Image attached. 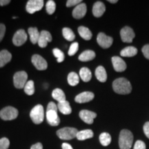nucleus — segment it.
<instances>
[{"mask_svg": "<svg viewBox=\"0 0 149 149\" xmlns=\"http://www.w3.org/2000/svg\"><path fill=\"white\" fill-rule=\"evenodd\" d=\"M46 120L51 126H56L59 125L60 119L57 115V111L55 110H47L46 111Z\"/></svg>", "mask_w": 149, "mask_h": 149, "instance_id": "12", "label": "nucleus"}, {"mask_svg": "<svg viewBox=\"0 0 149 149\" xmlns=\"http://www.w3.org/2000/svg\"><path fill=\"white\" fill-rule=\"evenodd\" d=\"M57 107H58L59 111L64 115H69L72 112V109L70 106L69 102L66 101V100L64 102L58 103Z\"/></svg>", "mask_w": 149, "mask_h": 149, "instance_id": "24", "label": "nucleus"}, {"mask_svg": "<svg viewBox=\"0 0 149 149\" xmlns=\"http://www.w3.org/2000/svg\"><path fill=\"white\" fill-rule=\"evenodd\" d=\"M28 74L25 71L17 72L14 74L13 83L15 87L17 88H23L27 83Z\"/></svg>", "mask_w": 149, "mask_h": 149, "instance_id": "6", "label": "nucleus"}, {"mask_svg": "<svg viewBox=\"0 0 149 149\" xmlns=\"http://www.w3.org/2000/svg\"><path fill=\"white\" fill-rule=\"evenodd\" d=\"M61 147H62V149H73L72 147L68 143H63Z\"/></svg>", "mask_w": 149, "mask_h": 149, "instance_id": "44", "label": "nucleus"}, {"mask_svg": "<svg viewBox=\"0 0 149 149\" xmlns=\"http://www.w3.org/2000/svg\"><path fill=\"white\" fill-rule=\"evenodd\" d=\"M28 32H29L31 42H32L33 44H37V43L38 42L40 35V33L38 31V29H37L36 27H31L29 28V30H28Z\"/></svg>", "mask_w": 149, "mask_h": 149, "instance_id": "21", "label": "nucleus"}, {"mask_svg": "<svg viewBox=\"0 0 149 149\" xmlns=\"http://www.w3.org/2000/svg\"><path fill=\"white\" fill-rule=\"evenodd\" d=\"M19 112L17 109L12 107H7L3 108L0 111V117L1 120L5 121L13 120L16 119L18 116Z\"/></svg>", "mask_w": 149, "mask_h": 149, "instance_id": "5", "label": "nucleus"}, {"mask_svg": "<svg viewBox=\"0 0 149 149\" xmlns=\"http://www.w3.org/2000/svg\"><path fill=\"white\" fill-rule=\"evenodd\" d=\"M133 149H146V144L144 141L137 140L134 145Z\"/></svg>", "mask_w": 149, "mask_h": 149, "instance_id": "37", "label": "nucleus"}, {"mask_svg": "<svg viewBox=\"0 0 149 149\" xmlns=\"http://www.w3.org/2000/svg\"><path fill=\"white\" fill-rule=\"evenodd\" d=\"M96 117L97 114L95 113L88 110H82L79 112V117L81 120L88 124H92Z\"/></svg>", "mask_w": 149, "mask_h": 149, "instance_id": "13", "label": "nucleus"}, {"mask_svg": "<svg viewBox=\"0 0 149 149\" xmlns=\"http://www.w3.org/2000/svg\"><path fill=\"white\" fill-rule=\"evenodd\" d=\"M78 130L74 128L65 127L58 130L57 135L61 139L63 140H70L77 137Z\"/></svg>", "mask_w": 149, "mask_h": 149, "instance_id": "4", "label": "nucleus"}, {"mask_svg": "<svg viewBox=\"0 0 149 149\" xmlns=\"http://www.w3.org/2000/svg\"><path fill=\"white\" fill-rule=\"evenodd\" d=\"M133 142V135L130 130L124 129L120 132L119 146L120 149H130Z\"/></svg>", "mask_w": 149, "mask_h": 149, "instance_id": "2", "label": "nucleus"}, {"mask_svg": "<svg viewBox=\"0 0 149 149\" xmlns=\"http://www.w3.org/2000/svg\"><path fill=\"white\" fill-rule=\"evenodd\" d=\"M10 2V0H0V6H3L8 5Z\"/></svg>", "mask_w": 149, "mask_h": 149, "instance_id": "45", "label": "nucleus"}, {"mask_svg": "<svg viewBox=\"0 0 149 149\" xmlns=\"http://www.w3.org/2000/svg\"><path fill=\"white\" fill-rule=\"evenodd\" d=\"M62 34L64 38L68 41H73L75 38L73 31L69 28H64L62 30Z\"/></svg>", "mask_w": 149, "mask_h": 149, "instance_id": "32", "label": "nucleus"}, {"mask_svg": "<svg viewBox=\"0 0 149 149\" xmlns=\"http://www.w3.org/2000/svg\"><path fill=\"white\" fill-rule=\"evenodd\" d=\"M120 36L123 42L131 43L133 42L135 34L133 30L129 26H125L121 30Z\"/></svg>", "mask_w": 149, "mask_h": 149, "instance_id": "9", "label": "nucleus"}, {"mask_svg": "<svg viewBox=\"0 0 149 149\" xmlns=\"http://www.w3.org/2000/svg\"><path fill=\"white\" fill-rule=\"evenodd\" d=\"M95 57V53L91 50H87L84 51L79 56V60L81 61H88L93 60Z\"/></svg>", "mask_w": 149, "mask_h": 149, "instance_id": "25", "label": "nucleus"}, {"mask_svg": "<svg viewBox=\"0 0 149 149\" xmlns=\"http://www.w3.org/2000/svg\"><path fill=\"white\" fill-rule=\"evenodd\" d=\"M44 6L43 0H29L27 2L26 11L30 14L35 13L37 11L40 10Z\"/></svg>", "mask_w": 149, "mask_h": 149, "instance_id": "7", "label": "nucleus"}, {"mask_svg": "<svg viewBox=\"0 0 149 149\" xmlns=\"http://www.w3.org/2000/svg\"><path fill=\"white\" fill-rule=\"evenodd\" d=\"M137 54V49L134 46H128L124 48L120 52V55L122 57H134Z\"/></svg>", "mask_w": 149, "mask_h": 149, "instance_id": "23", "label": "nucleus"}, {"mask_svg": "<svg viewBox=\"0 0 149 149\" xmlns=\"http://www.w3.org/2000/svg\"><path fill=\"white\" fill-rule=\"evenodd\" d=\"M97 42L102 48H109L113 44V39L111 37L107 36L104 33H100L97 37Z\"/></svg>", "mask_w": 149, "mask_h": 149, "instance_id": "10", "label": "nucleus"}, {"mask_svg": "<svg viewBox=\"0 0 149 149\" xmlns=\"http://www.w3.org/2000/svg\"><path fill=\"white\" fill-rule=\"evenodd\" d=\"M47 110H55V111H57L58 110V107H57V106L54 102H50L47 106Z\"/></svg>", "mask_w": 149, "mask_h": 149, "instance_id": "42", "label": "nucleus"}, {"mask_svg": "<svg viewBox=\"0 0 149 149\" xmlns=\"http://www.w3.org/2000/svg\"><path fill=\"white\" fill-rule=\"evenodd\" d=\"M86 5L84 3H81L79 5H77V6H75V8L73 9V10H72V16H73L74 18L77 19H81L86 14Z\"/></svg>", "mask_w": 149, "mask_h": 149, "instance_id": "17", "label": "nucleus"}, {"mask_svg": "<svg viewBox=\"0 0 149 149\" xmlns=\"http://www.w3.org/2000/svg\"><path fill=\"white\" fill-rule=\"evenodd\" d=\"M112 63L115 71L123 72L126 69V62L120 57L115 56L112 57Z\"/></svg>", "mask_w": 149, "mask_h": 149, "instance_id": "16", "label": "nucleus"}, {"mask_svg": "<svg viewBox=\"0 0 149 149\" xmlns=\"http://www.w3.org/2000/svg\"><path fill=\"white\" fill-rule=\"evenodd\" d=\"M94 93H93L92 92H89V91H86V92H83L77 95L75 97V98H74V100H75L76 102L79 104L86 103V102L92 101L93 99H94Z\"/></svg>", "mask_w": 149, "mask_h": 149, "instance_id": "15", "label": "nucleus"}, {"mask_svg": "<svg viewBox=\"0 0 149 149\" xmlns=\"http://www.w3.org/2000/svg\"><path fill=\"white\" fill-rule=\"evenodd\" d=\"M81 0H68L66 2V6L67 7H72L75 6H77V5H79V3H81Z\"/></svg>", "mask_w": 149, "mask_h": 149, "instance_id": "38", "label": "nucleus"}, {"mask_svg": "<svg viewBox=\"0 0 149 149\" xmlns=\"http://www.w3.org/2000/svg\"><path fill=\"white\" fill-rule=\"evenodd\" d=\"M30 117L31 120L35 124H40L42 123L44 119V107L41 104L35 106L31 110L30 113Z\"/></svg>", "mask_w": 149, "mask_h": 149, "instance_id": "3", "label": "nucleus"}, {"mask_svg": "<svg viewBox=\"0 0 149 149\" xmlns=\"http://www.w3.org/2000/svg\"><path fill=\"white\" fill-rule=\"evenodd\" d=\"M52 97L55 99L56 101H57L59 103L60 102L66 101V95L61 89L56 88L52 93Z\"/></svg>", "mask_w": 149, "mask_h": 149, "instance_id": "26", "label": "nucleus"}, {"mask_svg": "<svg viewBox=\"0 0 149 149\" xmlns=\"http://www.w3.org/2000/svg\"><path fill=\"white\" fill-rule=\"evenodd\" d=\"M109 2L112 3H115L117 2V0H109Z\"/></svg>", "mask_w": 149, "mask_h": 149, "instance_id": "46", "label": "nucleus"}, {"mask_svg": "<svg viewBox=\"0 0 149 149\" xmlns=\"http://www.w3.org/2000/svg\"><path fill=\"white\" fill-rule=\"evenodd\" d=\"M94 135L93 130L91 129H86V130H83L81 131H78L77 134V139L78 140L80 141H84L86 139H88L90 138H92Z\"/></svg>", "mask_w": 149, "mask_h": 149, "instance_id": "20", "label": "nucleus"}, {"mask_svg": "<svg viewBox=\"0 0 149 149\" xmlns=\"http://www.w3.org/2000/svg\"><path fill=\"white\" fill-rule=\"evenodd\" d=\"M6 33V26L4 24H0V42L3 40Z\"/></svg>", "mask_w": 149, "mask_h": 149, "instance_id": "40", "label": "nucleus"}, {"mask_svg": "<svg viewBox=\"0 0 149 149\" xmlns=\"http://www.w3.org/2000/svg\"><path fill=\"white\" fill-rule=\"evenodd\" d=\"M143 130H144V133L145 134V135L149 139V122L145 123L144 127H143Z\"/></svg>", "mask_w": 149, "mask_h": 149, "instance_id": "41", "label": "nucleus"}, {"mask_svg": "<svg viewBox=\"0 0 149 149\" xmlns=\"http://www.w3.org/2000/svg\"><path fill=\"white\" fill-rule=\"evenodd\" d=\"M79 82V77L76 72H71L68 75V83L70 86H77Z\"/></svg>", "mask_w": 149, "mask_h": 149, "instance_id": "29", "label": "nucleus"}, {"mask_svg": "<svg viewBox=\"0 0 149 149\" xmlns=\"http://www.w3.org/2000/svg\"><path fill=\"white\" fill-rule=\"evenodd\" d=\"M46 9L48 14H53L54 13H55L56 9V4L55 1H53V0H49V1H48L46 4Z\"/></svg>", "mask_w": 149, "mask_h": 149, "instance_id": "34", "label": "nucleus"}, {"mask_svg": "<svg viewBox=\"0 0 149 149\" xmlns=\"http://www.w3.org/2000/svg\"><path fill=\"white\" fill-rule=\"evenodd\" d=\"M111 136L108 133H102L100 135V141L104 146H107L111 142Z\"/></svg>", "mask_w": 149, "mask_h": 149, "instance_id": "30", "label": "nucleus"}, {"mask_svg": "<svg viewBox=\"0 0 149 149\" xmlns=\"http://www.w3.org/2000/svg\"><path fill=\"white\" fill-rule=\"evenodd\" d=\"M78 49H79V44L77 42L72 43L71 45L70 46L69 51H68V55L72 56L77 53Z\"/></svg>", "mask_w": 149, "mask_h": 149, "instance_id": "35", "label": "nucleus"}, {"mask_svg": "<svg viewBox=\"0 0 149 149\" xmlns=\"http://www.w3.org/2000/svg\"><path fill=\"white\" fill-rule=\"evenodd\" d=\"M31 149H43V146L41 143L38 142L37 144H33L32 146L31 147Z\"/></svg>", "mask_w": 149, "mask_h": 149, "instance_id": "43", "label": "nucleus"}, {"mask_svg": "<svg viewBox=\"0 0 149 149\" xmlns=\"http://www.w3.org/2000/svg\"><path fill=\"white\" fill-rule=\"evenodd\" d=\"M96 78L101 82H105L107 80V73L105 68L102 66H98L95 70Z\"/></svg>", "mask_w": 149, "mask_h": 149, "instance_id": "22", "label": "nucleus"}, {"mask_svg": "<svg viewBox=\"0 0 149 149\" xmlns=\"http://www.w3.org/2000/svg\"><path fill=\"white\" fill-rule=\"evenodd\" d=\"M52 41V35L47 31H42L40 33V38H39L38 45L41 48H45L48 45V42H51Z\"/></svg>", "mask_w": 149, "mask_h": 149, "instance_id": "14", "label": "nucleus"}, {"mask_svg": "<svg viewBox=\"0 0 149 149\" xmlns=\"http://www.w3.org/2000/svg\"><path fill=\"white\" fill-rule=\"evenodd\" d=\"M79 77L84 82H88L92 78V73H91L90 69L84 67L79 70Z\"/></svg>", "mask_w": 149, "mask_h": 149, "instance_id": "28", "label": "nucleus"}, {"mask_svg": "<svg viewBox=\"0 0 149 149\" xmlns=\"http://www.w3.org/2000/svg\"><path fill=\"white\" fill-rule=\"evenodd\" d=\"M31 61H32L33 64L34 65L37 70H44L48 68L47 61L40 55H37L36 54V55H33Z\"/></svg>", "mask_w": 149, "mask_h": 149, "instance_id": "11", "label": "nucleus"}, {"mask_svg": "<svg viewBox=\"0 0 149 149\" xmlns=\"http://www.w3.org/2000/svg\"><path fill=\"white\" fill-rule=\"evenodd\" d=\"M142 53L147 59H149V44H146L141 49Z\"/></svg>", "mask_w": 149, "mask_h": 149, "instance_id": "39", "label": "nucleus"}, {"mask_svg": "<svg viewBox=\"0 0 149 149\" xmlns=\"http://www.w3.org/2000/svg\"><path fill=\"white\" fill-rule=\"evenodd\" d=\"M24 92L28 95H32L35 93V85L34 81L32 80H29L26 84L25 86H24Z\"/></svg>", "mask_w": 149, "mask_h": 149, "instance_id": "31", "label": "nucleus"}, {"mask_svg": "<svg viewBox=\"0 0 149 149\" xmlns=\"http://www.w3.org/2000/svg\"><path fill=\"white\" fill-rule=\"evenodd\" d=\"M78 33L84 40H90L93 37V34L91 31L87 27L79 26L78 28Z\"/></svg>", "mask_w": 149, "mask_h": 149, "instance_id": "27", "label": "nucleus"}, {"mask_svg": "<svg viewBox=\"0 0 149 149\" xmlns=\"http://www.w3.org/2000/svg\"><path fill=\"white\" fill-rule=\"evenodd\" d=\"M10 146V141L6 137L0 139V149H8Z\"/></svg>", "mask_w": 149, "mask_h": 149, "instance_id": "36", "label": "nucleus"}, {"mask_svg": "<svg viewBox=\"0 0 149 149\" xmlns=\"http://www.w3.org/2000/svg\"><path fill=\"white\" fill-rule=\"evenodd\" d=\"M28 35L26 31L23 29L18 30L17 32L15 33L13 37V43L15 46H20L27 41Z\"/></svg>", "mask_w": 149, "mask_h": 149, "instance_id": "8", "label": "nucleus"}, {"mask_svg": "<svg viewBox=\"0 0 149 149\" xmlns=\"http://www.w3.org/2000/svg\"><path fill=\"white\" fill-rule=\"evenodd\" d=\"M53 55H55V57L57 58V62L60 63L62 62L65 59V55L64 53H63L61 50H59V48H54L53 51Z\"/></svg>", "mask_w": 149, "mask_h": 149, "instance_id": "33", "label": "nucleus"}, {"mask_svg": "<svg viewBox=\"0 0 149 149\" xmlns=\"http://www.w3.org/2000/svg\"><path fill=\"white\" fill-rule=\"evenodd\" d=\"M11 59H12V55L7 50H3L0 51V68L8 64Z\"/></svg>", "mask_w": 149, "mask_h": 149, "instance_id": "19", "label": "nucleus"}, {"mask_svg": "<svg viewBox=\"0 0 149 149\" xmlns=\"http://www.w3.org/2000/svg\"><path fill=\"white\" fill-rule=\"evenodd\" d=\"M113 88L117 94L127 95L132 91V86L128 80L121 77L113 81Z\"/></svg>", "mask_w": 149, "mask_h": 149, "instance_id": "1", "label": "nucleus"}, {"mask_svg": "<svg viewBox=\"0 0 149 149\" xmlns=\"http://www.w3.org/2000/svg\"><path fill=\"white\" fill-rule=\"evenodd\" d=\"M106 10V6L102 1H97L93 7V14L96 17H100L103 15Z\"/></svg>", "mask_w": 149, "mask_h": 149, "instance_id": "18", "label": "nucleus"}]
</instances>
